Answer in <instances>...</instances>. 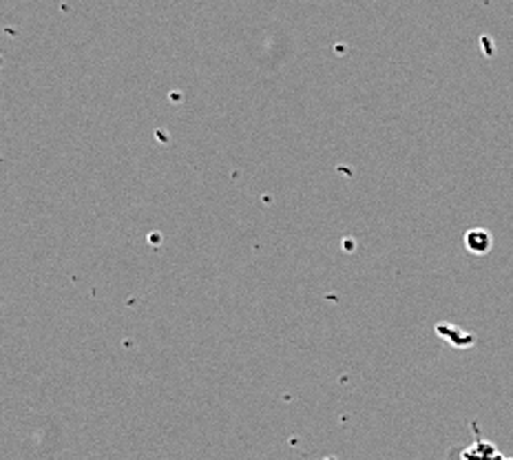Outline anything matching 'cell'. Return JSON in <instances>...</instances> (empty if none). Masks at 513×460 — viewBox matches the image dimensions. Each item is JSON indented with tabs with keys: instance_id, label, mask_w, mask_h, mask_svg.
<instances>
[{
	"instance_id": "obj_1",
	"label": "cell",
	"mask_w": 513,
	"mask_h": 460,
	"mask_svg": "<svg viewBox=\"0 0 513 460\" xmlns=\"http://www.w3.org/2000/svg\"><path fill=\"white\" fill-rule=\"evenodd\" d=\"M493 246V237L487 228H471L465 234V248L471 255H487Z\"/></svg>"
},
{
	"instance_id": "obj_2",
	"label": "cell",
	"mask_w": 513,
	"mask_h": 460,
	"mask_svg": "<svg viewBox=\"0 0 513 460\" xmlns=\"http://www.w3.org/2000/svg\"><path fill=\"white\" fill-rule=\"evenodd\" d=\"M501 452L489 440H476L471 448L460 452V460H501Z\"/></svg>"
},
{
	"instance_id": "obj_3",
	"label": "cell",
	"mask_w": 513,
	"mask_h": 460,
	"mask_svg": "<svg viewBox=\"0 0 513 460\" xmlns=\"http://www.w3.org/2000/svg\"><path fill=\"white\" fill-rule=\"evenodd\" d=\"M501 460H513V458H501Z\"/></svg>"
}]
</instances>
